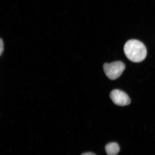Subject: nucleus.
<instances>
[{
	"label": "nucleus",
	"instance_id": "f257e3e1",
	"mask_svg": "<svg viewBox=\"0 0 155 155\" xmlns=\"http://www.w3.org/2000/svg\"><path fill=\"white\" fill-rule=\"evenodd\" d=\"M124 50L126 57L133 62H140L147 57V48L139 40H129L125 44Z\"/></svg>",
	"mask_w": 155,
	"mask_h": 155
},
{
	"label": "nucleus",
	"instance_id": "f03ea898",
	"mask_svg": "<svg viewBox=\"0 0 155 155\" xmlns=\"http://www.w3.org/2000/svg\"><path fill=\"white\" fill-rule=\"evenodd\" d=\"M103 68L106 76L110 80H114L121 76L125 69V65L121 61H116L104 64Z\"/></svg>",
	"mask_w": 155,
	"mask_h": 155
},
{
	"label": "nucleus",
	"instance_id": "7ed1b4c3",
	"mask_svg": "<svg viewBox=\"0 0 155 155\" xmlns=\"http://www.w3.org/2000/svg\"><path fill=\"white\" fill-rule=\"evenodd\" d=\"M110 96L112 101L116 105L123 106L130 104V98L127 94L121 90H114L110 93Z\"/></svg>",
	"mask_w": 155,
	"mask_h": 155
},
{
	"label": "nucleus",
	"instance_id": "20e7f679",
	"mask_svg": "<svg viewBox=\"0 0 155 155\" xmlns=\"http://www.w3.org/2000/svg\"><path fill=\"white\" fill-rule=\"evenodd\" d=\"M105 149L107 155H117L120 150L119 144L115 142L108 143L106 145Z\"/></svg>",
	"mask_w": 155,
	"mask_h": 155
},
{
	"label": "nucleus",
	"instance_id": "39448f33",
	"mask_svg": "<svg viewBox=\"0 0 155 155\" xmlns=\"http://www.w3.org/2000/svg\"><path fill=\"white\" fill-rule=\"evenodd\" d=\"M0 46H0V54H1V55H2L4 51L3 41L2 38L1 39V40H0Z\"/></svg>",
	"mask_w": 155,
	"mask_h": 155
},
{
	"label": "nucleus",
	"instance_id": "423d86ee",
	"mask_svg": "<svg viewBox=\"0 0 155 155\" xmlns=\"http://www.w3.org/2000/svg\"><path fill=\"white\" fill-rule=\"evenodd\" d=\"M81 155H96L94 153L91 152H87L84 153L82 154Z\"/></svg>",
	"mask_w": 155,
	"mask_h": 155
}]
</instances>
